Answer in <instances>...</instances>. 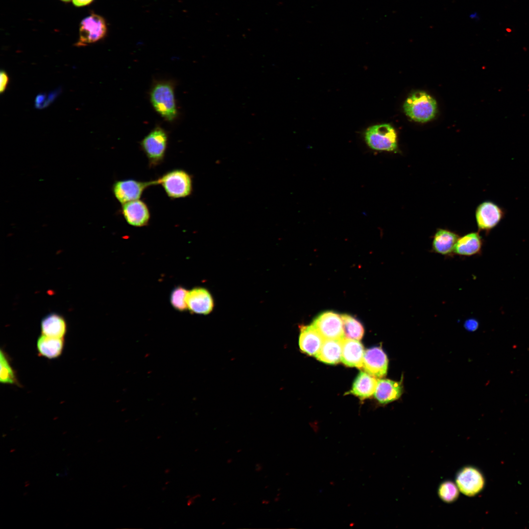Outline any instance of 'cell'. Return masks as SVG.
I'll use <instances>...</instances> for the list:
<instances>
[{
	"mask_svg": "<svg viewBox=\"0 0 529 529\" xmlns=\"http://www.w3.org/2000/svg\"><path fill=\"white\" fill-rule=\"evenodd\" d=\"M150 101L154 110L165 120L173 121L178 116V110L172 82L162 80L155 82L149 93Z\"/></svg>",
	"mask_w": 529,
	"mask_h": 529,
	"instance_id": "6da1fadb",
	"label": "cell"
},
{
	"mask_svg": "<svg viewBox=\"0 0 529 529\" xmlns=\"http://www.w3.org/2000/svg\"><path fill=\"white\" fill-rule=\"evenodd\" d=\"M156 179L158 185L162 187L168 196L171 199L185 198L192 192V177L184 169H171Z\"/></svg>",
	"mask_w": 529,
	"mask_h": 529,
	"instance_id": "7a4b0ae2",
	"label": "cell"
},
{
	"mask_svg": "<svg viewBox=\"0 0 529 529\" xmlns=\"http://www.w3.org/2000/svg\"><path fill=\"white\" fill-rule=\"evenodd\" d=\"M168 139L167 131L161 126H156L141 141L140 148L146 156L150 168L156 167L164 161Z\"/></svg>",
	"mask_w": 529,
	"mask_h": 529,
	"instance_id": "3957f363",
	"label": "cell"
},
{
	"mask_svg": "<svg viewBox=\"0 0 529 529\" xmlns=\"http://www.w3.org/2000/svg\"><path fill=\"white\" fill-rule=\"evenodd\" d=\"M403 107L405 113L409 118L420 122L432 120L437 111L435 100L423 91H417L409 96Z\"/></svg>",
	"mask_w": 529,
	"mask_h": 529,
	"instance_id": "277c9868",
	"label": "cell"
},
{
	"mask_svg": "<svg viewBox=\"0 0 529 529\" xmlns=\"http://www.w3.org/2000/svg\"><path fill=\"white\" fill-rule=\"evenodd\" d=\"M364 139L368 146L373 150L395 152L397 149V134L389 124L369 127L365 131Z\"/></svg>",
	"mask_w": 529,
	"mask_h": 529,
	"instance_id": "5b68a950",
	"label": "cell"
},
{
	"mask_svg": "<svg viewBox=\"0 0 529 529\" xmlns=\"http://www.w3.org/2000/svg\"><path fill=\"white\" fill-rule=\"evenodd\" d=\"M157 179L142 181L134 179L117 180L112 187V191L116 199L121 204L140 199L146 189L157 185Z\"/></svg>",
	"mask_w": 529,
	"mask_h": 529,
	"instance_id": "8992f818",
	"label": "cell"
},
{
	"mask_svg": "<svg viewBox=\"0 0 529 529\" xmlns=\"http://www.w3.org/2000/svg\"><path fill=\"white\" fill-rule=\"evenodd\" d=\"M312 324L324 339L344 337L341 315L334 311H328L320 313Z\"/></svg>",
	"mask_w": 529,
	"mask_h": 529,
	"instance_id": "52a82bcc",
	"label": "cell"
},
{
	"mask_svg": "<svg viewBox=\"0 0 529 529\" xmlns=\"http://www.w3.org/2000/svg\"><path fill=\"white\" fill-rule=\"evenodd\" d=\"M456 483L462 494L472 497L482 490L485 481L478 469L469 466H465L458 471L456 477Z\"/></svg>",
	"mask_w": 529,
	"mask_h": 529,
	"instance_id": "ba28073f",
	"label": "cell"
},
{
	"mask_svg": "<svg viewBox=\"0 0 529 529\" xmlns=\"http://www.w3.org/2000/svg\"><path fill=\"white\" fill-rule=\"evenodd\" d=\"M505 214L503 208L492 201L481 203L476 211V219L479 230L489 232L500 223Z\"/></svg>",
	"mask_w": 529,
	"mask_h": 529,
	"instance_id": "9c48e42d",
	"label": "cell"
},
{
	"mask_svg": "<svg viewBox=\"0 0 529 529\" xmlns=\"http://www.w3.org/2000/svg\"><path fill=\"white\" fill-rule=\"evenodd\" d=\"M107 31L104 19L99 15L92 14L84 19L80 25L78 46L96 42L103 38Z\"/></svg>",
	"mask_w": 529,
	"mask_h": 529,
	"instance_id": "30bf717a",
	"label": "cell"
},
{
	"mask_svg": "<svg viewBox=\"0 0 529 529\" xmlns=\"http://www.w3.org/2000/svg\"><path fill=\"white\" fill-rule=\"evenodd\" d=\"M120 212L126 222L134 227L147 226L150 218V212L146 203L138 199L121 204Z\"/></svg>",
	"mask_w": 529,
	"mask_h": 529,
	"instance_id": "8fae6325",
	"label": "cell"
},
{
	"mask_svg": "<svg viewBox=\"0 0 529 529\" xmlns=\"http://www.w3.org/2000/svg\"><path fill=\"white\" fill-rule=\"evenodd\" d=\"M388 363L387 356L381 347H373L364 352L362 368L372 376L380 378L385 376Z\"/></svg>",
	"mask_w": 529,
	"mask_h": 529,
	"instance_id": "7c38bea8",
	"label": "cell"
},
{
	"mask_svg": "<svg viewBox=\"0 0 529 529\" xmlns=\"http://www.w3.org/2000/svg\"><path fill=\"white\" fill-rule=\"evenodd\" d=\"M187 301L188 309L192 313L208 314L214 307L211 293L202 287H195L189 290Z\"/></svg>",
	"mask_w": 529,
	"mask_h": 529,
	"instance_id": "4fadbf2b",
	"label": "cell"
},
{
	"mask_svg": "<svg viewBox=\"0 0 529 529\" xmlns=\"http://www.w3.org/2000/svg\"><path fill=\"white\" fill-rule=\"evenodd\" d=\"M456 233L445 229H438L433 235L432 251L445 257L454 255L456 244L459 238Z\"/></svg>",
	"mask_w": 529,
	"mask_h": 529,
	"instance_id": "5bb4252c",
	"label": "cell"
},
{
	"mask_svg": "<svg viewBox=\"0 0 529 529\" xmlns=\"http://www.w3.org/2000/svg\"><path fill=\"white\" fill-rule=\"evenodd\" d=\"M364 354L363 345L359 340L343 338L341 361L345 365L362 368Z\"/></svg>",
	"mask_w": 529,
	"mask_h": 529,
	"instance_id": "9a60e30c",
	"label": "cell"
},
{
	"mask_svg": "<svg viewBox=\"0 0 529 529\" xmlns=\"http://www.w3.org/2000/svg\"><path fill=\"white\" fill-rule=\"evenodd\" d=\"M324 338L312 325L301 326L299 345L302 352L310 356H315L319 351Z\"/></svg>",
	"mask_w": 529,
	"mask_h": 529,
	"instance_id": "2e32d148",
	"label": "cell"
},
{
	"mask_svg": "<svg viewBox=\"0 0 529 529\" xmlns=\"http://www.w3.org/2000/svg\"><path fill=\"white\" fill-rule=\"evenodd\" d=\"M403 392L401 382H396L389 379H380L374 395L381 404H386L398 399Z\"/></svg>",
	"mask_w": 529,
	"mask_h": 529,
	"instance_id": "e0dca14e",
	"label": "cell"
},
{
	"mask_svg": "<svg viewBox=\"0 0 529 529\" xmlns=\"http://www.w3.org/2000/svg\"><path fill=\"white\" fill-rule=\"evenodd\" d=\"M483 240L478 232H472L459 237L456 244L454 255L470 257L480 254Z\"/></svg>",
	"mask_w": 529,
	"mask_h": 529,
	"instance_id": "ac0fdd59",
	"label": "cell"
},
{
	"mask_svg": "<svg viewBox=\"0 0 529 529\" xmlns=\"http://www.w3.org/2000/svg\"><path fill=\"white\" fill-rule=\"evenodd\" d=\"M40 327L42 335L53 337L64 338L67 331L65 318L56 313H51L44 317Z\"/></svg>",
	"mask_w": 529,
	"mask_h": 529,
	"instance_id": "d6986e66",
	"label": "cell"
},
{
	"mask_svg": "<svg viewBox=\"0 0 529 529\" xmlns=\"http://www.w3.org/2000/svg\"><path fill=\"white\" fill-rule=\"evenodd\" d=\"M64 338L53 337L41 335L36 342V348L39 356L48 359H54L62 354L64 348Z\"/></svg>",
	"mask_w": 529,
	"mask_h": 529,
	"instance_id": "ffe728a7",
	"label": "cell"
},
{
	"mask_svg": "<svg viewBox=\"0 0 529 529\" xmlns=\"http://www.w3.org/2000/svg\"><path fill=\"white\" fill-rule=\"evenodd\" d=\"M343 338L324 339L319 352L314 357L327 364L339 363L341 358Z\"/></svg>",
	"mask_w": 529,
	"mask_h": 529,
	"instance_id": "44dd1931",
	"label": "cell"
},
{
	"mask_svg": "<svg viewBox=\"0 0 529 529\" xmlns=\"http://www.w3.org/2000/svg\"><path fill=\"white\" fill-rule=\"evenodd\" d=\"M377 382L375 377L361 371L355 380L350 392L361 399L369 398L374 394Z\"/></svg>",
	"mask_w": 529,
	"mask_h": 529,
	"instance_id": "7402d4cb",
	"label": "cell"
},
{
	"mask_svg": "<svg viewBox=\"0 0 529 529\" xmlns=\"http://www.w3.org/2000/svg\"><path fill=\"white\" fill-rule=\"evenodd\" d=\"M0 382L3 384L20 386L16 373L8 354L2 349L0 351Z\"/></svg>",
	"mask_w": 529,
	"mask_h": 529,
	"instance_id": "603a6c76",
	"label": "cell"
},
{
	"mask_svg": "<svg viewBox=\"0 0 529 529\" xmlns=\"http://www.w3.org/2000/svg\"><path fill=\"white\" fill-rule=\"evenodd\" d=\"M341 315L344 337L357 340H361L364 332V327L361 322L349 314H342Z\"/></svg>",
	"mask_w": 529,
	"mask_h": 529,
	"instance_id": "cb8c5ba5",
	"label": "cell"
},
{
	"mask_svg": "<svg viewBox=\"0 0 529 529\" xmlns=\"http://www.w3.org/2000/svg\"><path fill=\"white\" fill-rule=\"evenodd\" d=\"M189 292L181 286L175 287L171 291L170 302L172 307L179 312H185L188 309L187 296Z\"/></svg>",
	"mask_w": 529,
	"mask_h": 529,
	"instance_id": "d4e9b609",
	"label": "cell"
},
{
	"mask_svg": "<svg viewBox=\"0 0 529 529\" xmlns=\"http://www.w3.org/2000/svg\"><path fill=\"white\" fill-rule=\"evenodd\" d=\"M459 491L456 483L451 481H445L439 485L438 495L443 502L452 503L458 498Z\"/></svg>",
	"mask_w": 529,
	"mask_h": 529,
	"instance_id": "484cf974",
	"label": "cell"
},
{
	"mask_svg": "<svg viewBox=\"0 0 529 529\" xmlns=\"http://www.w3.org/2000/svg\"><path fill=\"white\" fill-rule=\"evenodd\" d=\"M59 90H55L48 94H40L35 98V107L38 109L44 108L48 106L59 94Z\"/></svg>",
	"mask_w": 529,
	"mask_h": 529,
	"instance_id": "4316f807",
	"label": "cell"
},
{
	"mask_svg": "<svg viewBox=\"0 0 529 529\" xmlns=\"http://www.w3.org/2000/svg\"><path fill=\"white\" fill-rule=\"evenodd\" d=\"M9 82V77L4 70H1L0 72V93H4Z\"/></svg>",
	"mask_w": 529,
	"mask_h": 529,
	"instance_id": "83f0119b",
	"label": "cell"
},
{
	"mask_svg": "<svg viewBox=\"0 0 529 529\" xmlns=\"http://www.w3.org/2000/svg\"><path fill=\"white\" fill-rule=\"evenodd\" d=\"M478 321L475 319L471 318L465 321L464 324L465 328L469 331H474L478 327Z\"/></svg>",
	"mask_w": 529,
	"mask_h": 529,
	"instance_id": "f1b7e54d",
	"label": "cell"
},
{
	"mask_svg": "<svg viewBox=\"0 0 529 529\" xmlns=\"http://www.w3.org/2000/svg\"><path fill=\"white\" fill-rule=\"evenodd\" d=\"M93 0H72L73 3L76 6H82L90 3Z\"/></svg>",
	"mask_w": 529,
	"mask_h": 529,
	"instance_id": "f546056e",
	"label": "cell"
},
{
	"mask_svg": "<svg viewBox=\"0 0 529 529\" xmlns=\"http://www.w3.org/2000/svg\"><path fill=\"white\" fill-rule=\"evenodd\" d=\"M63 0L64 1H66V2H68V1H70L71 0Z\"/></svg>",
	"mask_w": 529,
	"mask_h": 529,
	"instance_id": "4dcf8cb0",
	"label": "cell"
}]
</instances>
